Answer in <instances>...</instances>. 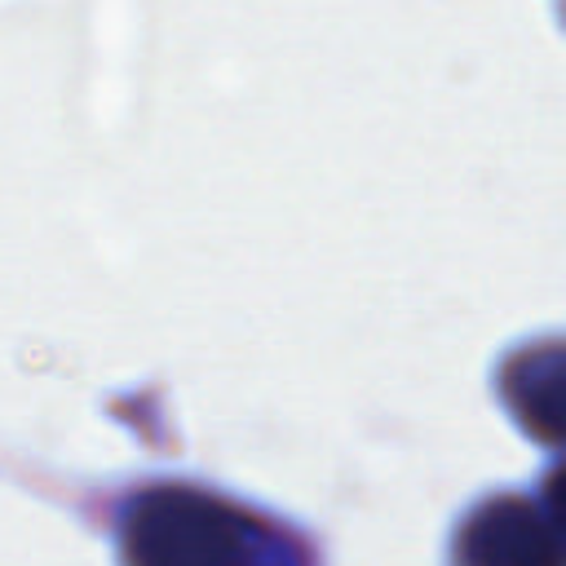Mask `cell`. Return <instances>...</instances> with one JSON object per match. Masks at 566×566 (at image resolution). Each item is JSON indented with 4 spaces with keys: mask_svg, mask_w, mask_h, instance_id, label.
Here are the masks:
<instances>
[{
    "mask_svg": "<svg viewBox=\"0 0 566 566\" xmlns=\"http://www.w3.org/2000/svg\"><path fill=\"white\" fill-rule=\"evenodd\" d=\"M124 566H318L305 535L190 482H146L111 517Z\"/></svg>",
    "mask_w": 566,
    "mask_h": 566,
    "instance_id": "obj_1",
    "label": "cell"
},
{
    "mask_svg": "<svg viewBox=\"0 0 566 566\" xmlns=\"http://www.w3.org/2000/svg\"><path fill=\"white\" fill-rule=\"evenodd\" d=\"M451 566H566V535L539 495L495 491L455 522Z\"/></svg>",
    "mask_w": 566,
    "mask_h": 566,
    "instance_id": "obj_2",
    "label": "cell"
},
{
    "mask_svg": "<svg viewBox=\"0 0 566 566\" xmlns=\"http://www.w3.org/2000/svg\"><path fill=\"white\" fill-rule=\"evenodd\" d=\"M495 389L526 438L566 455V336L509 349L495 371Z\"/></svg>",
    "mask_w": 566,
    "mask_h": 566,
    "instance_id": "obj_3",
    "label": "cell"
},
{
    "mask_svg": "<svg viewBox=\"0 0 566 566\" xmlns=\"http://www.w3.org/2000/svg\"><path fill=\"white\" fill-rule=\"evenodd\" d=\"M535 495L544 500V509L553 513V522H557V526H562V535H566V460L544 469V478H539Z\"/></svg>",
    "mask_w": 566,
    "mask_h": 566,
    "instance_id": "obj_4",
    "label": "cell"
},
{
    "mask_svg": "<svg viewBox=\"0 0 566 566\" xmlns=\"http://www.w3.org/2000/svg\"><path fill=\"white\" fill-rule=\"evenodd\" d=\"M557 13H562V22H566V0H557Z\"/></svg>",
    "mask_w": 566,
    "mask_h": 566,
    "instance_id": "obj_5",
    "label": "cell"
}]
</instances>
